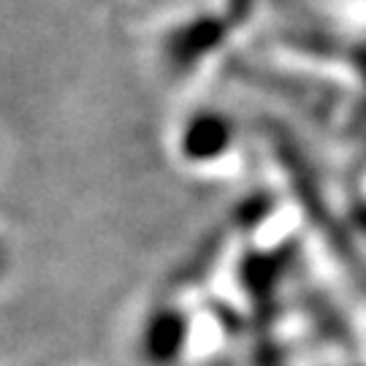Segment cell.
<instances>
[{
    "mask_svg": "<svg viewBox=\"0 0 366 366\" xmlns=\"http://www.w3.org/2000/svg\"><path fill=\"white\" fill-rule=\"evenodd\" d=\"M228 33V19L222 16H196L171 30L163 41V57L174 74H190L212 52H217Z\"/></svg>",
    "mask_w": 366,
    "mask_h": 366,
    "instance_id": "1",
    "label": "cell"
},
{
    "mask_svg": "<svg viewBox=\"0 0 366 366\" xmlns=\"http://www.w3.org/2000/svg\"><path fill=\"white\" fill-rule=\"evenodd\" d=\"M249 11H252V0H228V14L234 22L244 19Z\"/></svg>",
    "mask_w": 366,
    "mask_h": 366,
    "instance_id": "4",
    "label": "cell"
},
{
    "mask_svg": "<svg viewBox=\"0 0 366 366\" xmlns=\"http://www.w3.org/2000/svg\"><path fill=\"white\" fill-rule=\"evenodd\" d=\"M0 269H3V252H0Z\"/></svg>",
    "mask_w": 366,
    "mask_h": 366,
    "instance_id": "5",
    "label": "cell"
},
{
    "mask_svg": "<svg viewBox=\"0 0 366 366\" xmlns=\"http://www.w3.org/2000/svg\"><path fill=\"white\" fill-rule=\"evenodd\" d=\"M190 337L187 315L174 304L155 307L142 331V350L144 358L155 366H169L182 355L184 345Z\"/></svg>",
    "mask_w": 366,
    "mask_h": 366,
    "instance_id": "3",
    "label": "cell"
},
{
    "mask_svg": "<svg viewBox=\"0 0 366 366\" xmlns=\"http://www.w3.org/2000/svg\"><path fill=\"white\" fill-rule=\"evenodd\" d=\"M236 142V125L225 112L201 109L193 112L179 131V155L187 163L209 166L228 155Z\"/></svg>",
    "mask_w": 366,
    "mask_h": 366,
    "instance_id": "2",
    "label": "cell"
}]
</instances>
